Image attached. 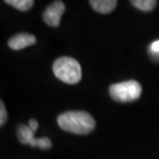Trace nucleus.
Listing matches in <instances>:
<instances>
[{
	"instance_id": "1",
	"label": "nucleus",
	"mask_w": 159,
	"mask_h": 159,
	"mask_svg": "<svg viewBox=\"0 0 159 159\" xmlns=\"http://www.w3.org/2000/svg\"><path fill=\"white\" fill-rule=\"evenodd\" d=\"M59 127L75 134H87L93 131L96 123L90 114L83 111H68L58 116Z\"/></svg>"
},
{
	"instance_id": "2",
	"label": "nucleus",
	"mask_w": 159,
	"mask_h": 159,
	"mask_svg": "<svg viewBox=\"0 0 159 159\" xmlns=\"http://www.w3.org/2000/svg\"><path fill=\"white\" fill-rule=\"evenodd\" d=\"M54 75L66 84H77L82 79L80 63L71 57H60L53 64Z\"/></svg>"
},
{
	"instance_id": "3",
	"label": "nucleus",
	"mask_w": 159,
	"mask_h": 159,
	"mask_svg": "<svg viewBox=\"0 0 159 159\" xmlns=\"http://www.w3.org/2000/svg\"><path fill=\"white\" fill-rule=\"evenodd\" d=\"M110 95L118 102H131L139 99L142 94V86L134 80L125 81L110 86Z\"/></svg>"
},
{
	"instance_id": "4",
	"label": "nucleus",
	"mask_w": 159,
	"mask_h": 159,
	"mask_svg": "<svg viewBox=\"0 0 159 159\" xmlns=\"http://www.w3.org/2000/svg\"><path fill=\"white\" fill-rule=\"evenodd\" d=\"M18 139L23 145H30L32 147H39L40 149H50L52 147V142L50 139H34V132L29 126L24 124H21L18 127Z\"/></svg>"
},
{
	"instance_id": "5",
	"label": "nucleus",
	"mask_w": 159,
	"mask_h": 159,
	"mask_svg": "<svg viewBox=\"0 0 159 159\" xmlns=\"http://www.w3.org/2000/svg\"><path fill=\"white\" fill-rule=\"evenodd\" d=\"M64 11H65L64 2L54 1L44 9V11L43 14V21L46 22L49 26L58 27Z\"/></svg>"
},
{
	"instance_id": "6",
	"label": "nucleus",
	"mask_w": 159,
	"mask_h": 159,
	"mask_svg": "<svg viewBox=\"0 0 159 159\" xmlns=\"http://www.w3.org/2000/svg\"><path fill=\"white\" fill-rule=\"evenodd\" d=\"M36 43L35 36L29 33H19L17 35L11 37L8 40V47L11 50H22L25 48L32 46Z\"/></svg>"
},
{
	"instance_id": "7",
	"label": "nucleus",
	"mask_w": 159,
	"mask_h": 159,
	"mask_svg": "<svg viewBox=\"0 0 159 159\" xmlns=\"http://www.w3.org/2000/svg\"><path fill=\"white\" fill-rule=\"evenodd\" d=\"M91 6L99 14H110L116 8V0H91L89 1Z\"/></svg>"
},
{
	"instance_id": "8",
	"label": "nucleus",
	"mask_w": 159,
	"mask_h": 159,
	"mask_svg": "<svg viewBox=\"0 0 159 159\" xmlns=\"http://www.w3.org/2000/svg\"><path fill=\"white\" fill-rule=\"evenodd\" d=\"M5 3L14 6L21 11H26L32 7L34 1L33 0H5Z\"/></svg>"
},
{
	"instance_id": "9",
	"label": "nucleus",
	"mask_w": 159,
	"mask_h": 159,
	"mask_svg": "<svg viewBox=\"0 0 159 159\" xmlns=\"http://www.w3.org/2000/svg\"><path fill=\"white\" fill-rule=\"evenodd\" d=\"M131 3L133 6L143 11H151L155 8L157 1L155 0H132Z\"/></svg>"
},
{
	"instance_id": "10",
	"label": "nucleus",
	"mask_w": 159,
	"mask_h": 159,
	"mask_svg": "<svg viewBox=\"0 0 159 159\" xmlns=\"http://www.w3.org/2000/svg\"><path fill=\"white\" fill-rule=\"evenodd\" d=\"M149 53H150L152 59H154L155 61H159V39L155 40L151 43Z\"/></svg>"
},
{
	"instance_id": "11",
	"label": "nucleus",
	"mask_w": 159,
	"mask_h": 159,
	"mask_svg": "<svg viewBox=\"0 0 159 159\" xmlns=\"http://www.w3.org/2000/svg\"><path fill=\"white\" fill-rule=\"evenodd\" d=\"M6 120H7V113H6L4 103H3V101L1 100L0 101V125L1 126L4 125Z\"/></svg>"
},
{
	"instance_id": "12",
	"label": "nucleus",
	"mask_w": 159,
	"mask_h": 159,
	"mask_svg": "<svg viewBox=\"0 0 159 159\" xmlns=\"http://www.w3.org/2000/svg\"><path fill=\"white\" fill-rule=\"evenodd\" d=\"M29 127L33 132H35L37 130V128H39V123H37V121L34 120V119L29 120Z\"/></svg>"
}]
</instances>
